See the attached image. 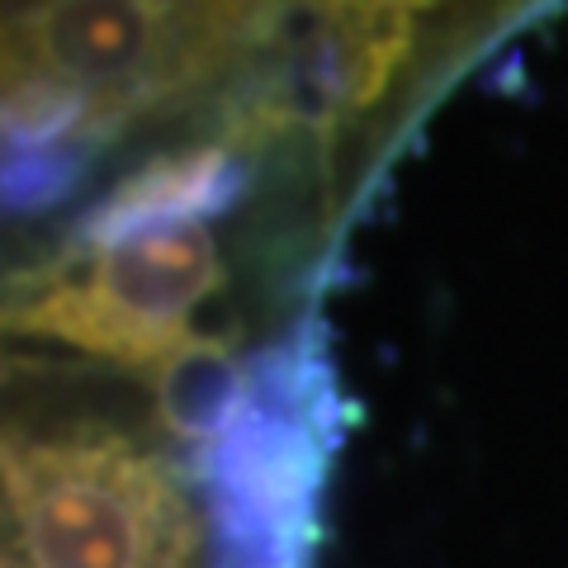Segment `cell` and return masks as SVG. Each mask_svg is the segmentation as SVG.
Here are the masks:
<instances>
[{
  "label": "cell",
  "mask_w": 568,
  "mask_h": 568,
  "mask_svg": "<svg viewBox=\"0 0 568 568\" xmlns=\"http://www.w3.org/2000/svg\"><path fill=\"white\" fill-rule=\"evenodd\" d=\"M0 545L14 568H219L209 474L142 379L0 346Z\"/></svg>",
  "instance_id": "cell-1"
}]
</instances>
